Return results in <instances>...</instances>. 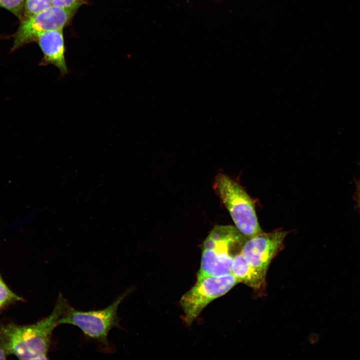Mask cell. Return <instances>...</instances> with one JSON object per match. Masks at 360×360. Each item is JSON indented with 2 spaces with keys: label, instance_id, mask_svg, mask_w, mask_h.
Segmentation results:
<instances>
[{
  "label": "cell",
  "instance_id": "obj_1",
  "mask_svg": "<svg viewBox=\"0 0 360 360\" xmlns=\"http://www.w3.org/2000/svg\"><path fill=\"white\" fill-rule=\"evenodd\" d=\"M68 305L60 294L52 312L36 324L0 327V344L6 354L21 360L48 359L52 334Z\"/></svg>",
  "mask_w": 360,
  "mask_h": 360
},
{
  "label": "cell",
  "instance_id": "obj_2",
  "mask_svg": "<svg viewBox=\"0 0 360 360\" xmlns=\"http://www.w3.org/2000/svg\"><path fill=\"white\" fill-rule=\"evenodd\" d=\"M246 239L236 226H215L204 242L197 279L231 274L232 258L241 252Z\"/></svg>",
  "mask_w": 360,
  "mask_h": 360
},
{
  "label": "cell",
  "instance_id": "obj_3",
  "mask_svg": "<svg viewBox=\"0 0 360 360\" xmlns=\"http://www.w3.org/2000/svg\"><path fill=\"white\" fill-rule=\"evenodd\" d=\"M213 188L228 210L236 228L246 238L262 232L254 204L238 182L220 174L215 178Z\"/></svg>",
  "mask_w": 360,
  "mask_h": 360
},
{
  "label": "cell",
  "instance_id": "obj_4",
  "mask_svg": "<svg viewBox=\"0 0 360 360\" xmlns=\"http://www.w3.org/2000/svg\"><path fill=\"white\" fill-rule=\"evenodd\" d=\"M129 292H126L108 307L100 310L80 311L68 305L58 320V325L68 324L76 326L86 336L108 348L109 332L114 328L120 327L117 314L118 306Z\"/></svg>",
  "mask_w": 360,
  "mask_h": 360
},
{
  "label": "cell",
  "instance_id": "obj_5",
  "mask_svg": "<svg viewBox=\"0 0 360 360\" xmlns=\"http://www.w3.org/2000/svg\"><path fill=\"white\" fill-rule=\"evenodd\" d=\"M238 282L232 274L198 278L194 286L180 300L186 324H191L210 302L227 293Z\"/></svg>",
  "mask_w": 360,
  "mask_h": 360
},
{
  "label": "cell",
  "instance_id": "obj_6",
  "mask_svg": "<svg viewBox=\"0 0 360 360\" xmlns=\"http://www.w3.org/2000/svg\"><path fill=\"white\" fill-rule=\"evenodd\" d=\"M75 12L52 6L34 16L23 18L14 35L12 50L36 41L40 34L46 32L63 29Z\"/></svg>",
  "mask_w": 360,
  "mask_h": 360
},
{
  "label": "cell",
  "instance_id": "obj_7",
  "mask_svg": "<svg viewBox=\"0 0 360 360\" xmlns=\"http://www.w3.org/2000/svg\"><path fill=\"white\" fill-rule=\"evenodd\" d=\"M288 232L280 230L260 232L247 238L241 253L248 263L264 278L268 266L281 248Z\"/></svg>",
  "mask_w": 360,
  "mask_h": 360
},
{
  "label": "cell",
  "instance_id": "obj_8",
  "mask_svg": "<svg viewBox=\"0 0 360 360\" xmlns=\"http://www.w3.org/2000/svg\"><path fill=\"white\" fill-rule=\"evenodd\" d=\"M44 58L41 65L52 64L60 71V77L64 78L70 72L65 59V48L62 29L46 32L38 38Z\"/></svg>",
  "mask_w": 360,
  "mask_h": 360
},
{
  "label": "cell",
  "instance_id": "obj_9",
  "mask_svg": "<svg viewBox=\"0 0 360 360\" xmlns=\"http://www.w3.org/2000/svg\"><path fill=\"white\" fill-rule=\"evenodd\" d=\"M232 274L240 282L253 288H258L264 280L263 278L246 262L241 252L232 258Z\"/></svg>",
  "mask_w": 360,
  "mask_h": 360
},
{
  "label": "cell",
  "instance_id": "obj_10",
  "mask_svg": "<svg viewBox=\"0 0 360 360\" xmlns=\"http://www.w3.org/2000/svg\"><path fill=\"white\" fill-rule=\"evenodd\" d=\"M52 6V0H26L22 19L34 16Z\"/></svg>",
  "mask_w": 360,
  "mask_h": 360
},
{
  "label": "cell",
  "instance_id": "obj_11",
  "mask_svg": "<svg viewBox=\"0 0 360 360\" xmlns=\"http://www.w3.org/2000/svg\"><path fill=\"white\" fill-rule=\"evenodd\" d=\"M25 2L26 0H0V7L8 10L21 20Z\"/></svg>",
  "mask_w": 360,
  "mask_h": 360
},
{
  "label": "cell",
  "instance_id": "obj_12",
  "mask_svg": "<svg viewBox=\"0 0 360 360\" xmlns=\"http://www.w3.org/2000/svg\"><path fill=\"white\" fill-rule=\"evenodd\" d=\"M88 0H52V5L76 12L79 7L86 4Z\"/></svg>",
  "mask_w": 360,
  "mask_h": 360
},
{
  "label": "cell",
  "instance_id": "obj_13",
  "mask_svg": "<svg viewBox=\"0 0 360 360\" xmlns=\"http://www.w3.org/2000/svg\"><path fill=\"white\" fill-rule=\"evenodd\" d=\"M20 300V298L12 292L0 278V306L10 301Z\"/></svg>",
  "mask_w": 360,
  "mask_h": 360
},
{
  "label": "cell",
  "instance_id": "obj_14",
  "mask_svg": "<svg viewBox=\"0 0 360 360\" xmlns=\"http://www.w3.org/2000/svg\"><path fill=\"white\" fill-rule=\"evenodd\" d=\"M356 200L360 208V181L356 183Z\"/></svg>",
  "mask_w": 360,
  "mask_h": 360
},
{
  "label": "cell",
  "instance_id": "obj_15",
  "mask_svg": "<svg viewBox=\"0 0 360 360\" xmlns=\"http://www.w3.org/2000/svg\"><path fill=\"white\" fill-rule=\"evenodd\" d=\"M6 359V352L0 344V360Z\"/></svg>",
  "mask_w": 360,
  "mask_h": 360
},
{
  "label": "cell",
  "instance_id": "obj_16",
  "mask_svg": "<svg viewBox=\"0 0 360 360\" xmlns=\"http://www.w3.org/2000/svg\"><path fill=\"white\" fill-rule=\"evenodd\" d=\"M358 164H359V165L360 166V162H358Z\"/></svg>",
  "mask_w": 360,
  "mask_h": 360
},
{
  "label": "cell",
  "instance_id": "obj_17",
  "mask_svg": "<svg viewBox=\"0 0 360 360\" xmlns=\"http://www.w3.org/2000/svg\"><path fill=\"white\" fill-rule=\"evenodd\" d=\"M0 308H1V306H0Z\"/></svg>",
  "mask_w": 360,
  "mask_h": 360
}]
</instances>
